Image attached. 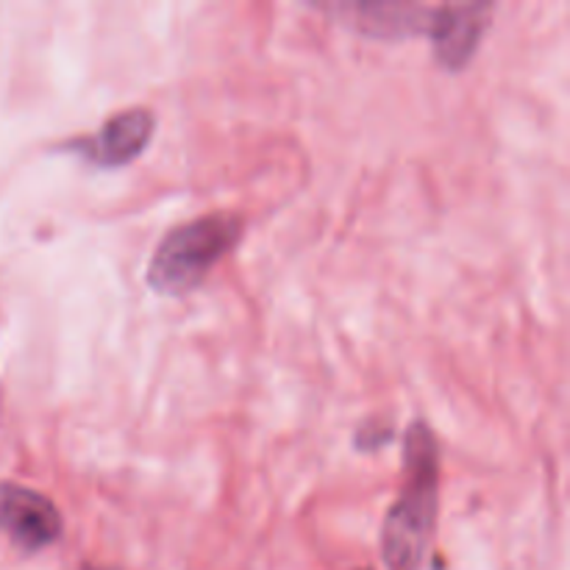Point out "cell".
Instances as JSON below:
<instances>
[{
    "mask_svg": "<svg viewBox=\"0 0 570 570\" xmlns=\"http://www.w3.org/2000/svg\"><path fill=\"white\" fill-rule=\"evenodd\" d=\"M0 532L26 551L48 549L61 538V515L48 495L22 484L0 482Z\"/></svg>",
    "mask_w": 570,
    "mask_h": 570,
    "instance_id": "3957f363",
    "label": "cell"
},
{
    "mask_svg": "<svg viewBox=\"0 0 570 570\" xmlns=\"http://www.w3.org/2000/svg\"><path fill=\"white\" fill-rule=\"evenodd\" d=\"M154 115L148 109H128L106 120L89 137H78L67 142V148L76 150L87 161L98 167H120L134 161L154 137Z\"/></svg>",
    "mask_w": 570,
    "mask_h": 570,
    "instance_id": "277c9868",
    "label": "cell"
},
{
    "mask_svg": "<svg viewBox=\"0 0 570 570\" xmlns=\"http://www.w3.org/2000/svg\"><path fill=\"white\" fill-rule=\"evenodd\" d=\"M243 237V220L228 212L198 217L165 234L148 265V284L161 295L198 287Z\"/></svg>",
    "mask_w": 570,
    "mask_h": 570,
    "instance_id": "7a4b0ae2",
    "label": "cell"
},
{
    "mask_svg": "<svg viewBox=\"0 0 570 570\" xmlns=\"http://www.w3.org/2000/svg\"><path fill=\"white\" fill-rule=\"evenodd\" d=\"M493 6L465 3V6H440L438 26L432 31L434 56L449 70H460L473 53L488 28V17Z\"/></svg>",
    "mask_w": 570,
    "mask_h": 570,
    "instance_id": "5b68a950",
    "label": "cell"
},
{
    "mask_svg": "<svg viewBox=\"0 0 570 570\" xmlns=\"http://www.w3.org/2000/svg\"><path fill=\"white\" fill-rule=\"evenodd\" d=\"M87 570H111V568H87Z\"/></svg>",
    "mask_w": 570,
    "mask_h": 570,
    "instance_id": "8992f818",
    "label": "cell"
},
{
    "mask_svg": "<svg viewBox=\"0 0 570 570\" xmlns=\"http://www.w3.org/2000/svg\"><path fill=\"white\" fill-rule=\"evenodd\" d=\"M440 451L432 429L415 421L404 440V490L390 507L382 532L387 570H417L438 521Z\"/></svg>",
    "mask_w": 570,
    "mask_h": 570,
    "instance_id": "6da1fadb",
    "label": "cell"
}]
</instances>
